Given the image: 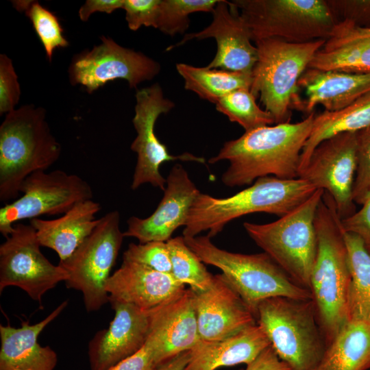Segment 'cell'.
I'll return each instance as SVG.
<instances>
[{"instance_id":"52a82bcc","label":"cell","mask_w":370,"mask_h":370,"mask_svg":"<svg viewBox=\"0 0 370 370\" xmlns=\"http://www.w3.org/2000/svg\"><path fill=\"white\" fill-rule=\"evenodd\" d=\"M324 193L317 189L307 199L275 221L243 223L255 243L295 283L309 291L317 251L315 216Z\"/></svg>"},{"instance_id":"ab89813d","label":"cell","mask_w":370,"mask_h":370,"mask_svg":"<svg viewBox=\"0 0 370 370\" xmlns=\"http://www.w3.org/2000/svg\"><path fill=\"white\" fill-rule=\"evenodd\" d=\"M341 225L344 232L357 235L370 254V195L358 211L341 219Z\"/></svg>"},{"instance_id":"f546056e","label":"cell","mask_w":370,"mask_h":370,"mask_svg":"<svg viewBox=\"0 0 370 370\" xmlns=\"http://www.w3.org/2000/svg\"><path fill=\"white\" fill-rule=\"evenodd\" d=\"M308 68L349 73H370V38L321 49Z\"/></svg>"},{"instance_id":"8d00e7d4","label":"cell","mask_w":370,"mask_h":370,"mask_svg":"<svg viewBox=\"0 0 370 370\" xmlns=\"http://www.w3.org/2000/svg\"><path fill=\"white\" fill-rule=\"evenodd\" d=\"M21 96L20 84L12 62L6 55H0V114L15 110Z\"/></svg>"},{"instance_id":"30bf717a","label":"cell","mask_w":370,"mask_h":370,"mask_svg":"<svg viewBox=\"0 0 370 370\" xmlns=\"http://www.w3.org/2000/svg\"><path fill=\"white\" fill-rule=\"evenodd\" d=\"M120 219L118 210L104 214L71 256L58 264L68 273L66 286L82 292L88 312L109 301L106 286L125 237Z\"/></svg>"},{"instance_id":"ee69618b","label":"cell","mask_w":370,"mask_h":370,"mask_svg":"<svg viewBox=\"0 0 370 370\" xmlns=\"http://www.w3.org/2000/svg\"><path fill=\"white\" fill-rule=\"evenodd\" d=\"M125 0H87L79 10V17L87 21L95 12L111 14L114 10L123 8Z\"/></svg>"},{"instance_id":"ac0fdd59","label":"cell","mask_w":370,"mask_h":370,"mask_svg":"<svg viewBox=\"0 0 370 370\" xmlns=\"http://www.w3.org/2000/svg\"><path fill=\"white\" fill-rule=\"evenodd\" d=\"M164 195L155 211L146 218L127 219L125 237H134L140 243L166 242L177 228L184 226L200 191L180 164H175L166 179Z\"/></svg>"},{"instance_id":"d590c367","label":"cell","mask_w":370,"mask_h":370,"mask_svg":"<svg viewBox=\"0 0 370 370\" xmlns=\"http://www.w3.org/2000/svg\"><path fill=\"white\" fill-rule=\"evenodd\" d=\"M357 167L352 197L362 205L370 195V126L356 132Z\"/></svg>"},{"instance_id":"603a6c76","label":"cell","mask_w":370,"mask_h":370,"mask_svg":"<svg viewBox=\"0 0 370 370\" xmlns=\"http://www.w3.org/2000/svg\"><path fill=\"white\" fill-rule=\"evenodd\" d=\"M68 304L62 302L44 319L35 324L23 321L20 328L0 325V370H54L58 355L49 346H42L38 338L45 328Z\"/></svg>"},{"instance_id":"484cf974","label":"cell","mask_w":370,"mask_h":370,"mask_svg":"<svg viewBox=\"0 0 370 370\" xmlns=\"http://www.w3.org/2000/svg\"><path fill=\"white\" fill-rule=\"evenodd\" d=\"M369 126L370 92L341 110L324 111L314 116L311 132L301 151L299 173L306 166L321 143L342 133L358 132Z\"/></svg>"},{"instance_id":"ba28073f","label":"cell","mask_w":370,"mask_h":370,"mask_svg":"<svg viewBox=\"0 0 370 370\" xmlns=\"http://www.w3.org/2000/svg\"><path fill=\"white\" fill-rule=\"evenodd\" d=\"M201 262L214 266L256 318L258 304L275 297L312 299L310 291L295 283L267 254L232 253L214 245L208 236L185 238Z\"/></svg>"},{"instance_id":"9a60e30c","label":"cell","mask_w":370,"mask_h":370,"mask_svg":"<svg viewBox=\"0 0 370 370\" xmlns=\"http://www.w3.org/2000/svg\"><path fill=\"white\" fill-rule=\"evenodd\" d=\"M357 167L356 132L342 133L321 143L298 177L333 199L341 219L354 212L352 197Z\"/></svg>"},{"instance_id":"f35d334b","label":"cell","mask_w":370,"mask_h":370,"mask_svg":"<svg viewBox=\"0 0 370 370\" xmlns=\"http://www.w3.org/2000/svg\"><path fill=\"white\" fill-rule=\"evenodd\" d=\"M160 0H125L123 9L128 27L137 31L142 26L156 27Z\"/></svg>"},{"instance_id":"5b68a950","label":"cell","mask_w":370,"mask_h":370,"mask_svg":"<svg viewBox=\"0 0 370 370\" xmlns=\"http://www.w3.org/2000/svg\"><path fill=\"white\" fill-rule=\"evenodd\" d=\"M326 40L293 43L279 38L256 41L258 60L252 70L251 93L259 96L275 124L289 123L299 99L298 82Z\"/></svg>"},{"instance_id":"3957f363","label":"cell","mask_w":370,"mask_h":370,"mask_svg":"<svg viewBox=\"0 0 370 370\" xmlns=\"http://www.w3.org/2000/svg\"><path fill=\"white\" fill-rule=\"evenodd\" d=\"M317 188L308 181L266 176L248 188L227 197L199 193L195 200L182 234L185 238L207 231L212 238L231 221L244 215L265 212L282 217L309 197Z\"/></svg>"},{"instance_id":"6da1fadb","label":"cell","mask_w":370,"mask_h":370,"mask_svg":"<svg viewBox=\"0 0 370 370\" xmlns=\"http://www.w3.org/2000/svg\"><path fill=\"white\" fill-rule=\"evenodd\" d=\"M314 116V112L297 123L267 125L245 132L239 138L225 142L208 162H230L221 176L222 182L229 187L251 184L270 175L285 180L297 178L301 151Z\"/></svg>"},{"instance_id":"7a4b0ae2","label":"cell","mask_w":370,"mask_h":370,"mask_svg":"<svg viewBox=\"0 0 370 370\" xmlns=\"http://www.w3.org/2000/svg\"><path fill=\"white\" fill-rule=\"evenodd\" d=\"M317 251L310 291L328 345L349 319L351 273L348 253L332 198L324 193L314 221Z\"/></svg>"},{"instance_id":"ffe728a7","label":"cell","mask_w":370,"mask_h":370,"mask_svg":"<svg viewBox=\"0 0 370 370\" xmlns=\"http://www.w3.org/2000/svg\"><path fill=\"white\" fill-rule=\"evenodd\" d=\"M193 292L202 341H220L257 323L254 314L223 273L214 275L207 290Z\"/></svg>"},{"instance_id":"7bdbcfd3","label":"cell","mask_w":370,"mask_h":370,"mask_svg":"<svg viewBox=\"0 0 370 370\" xmlns=\"http://www.w3.org/2000/svg\"><path fill=\"white\" fill-rule=\"evenodd\" d=\"M245 370H291L270 345L264 349Z\"/></svg>"},{"instance_id":"44dd1931","label":"cell","mask_w":370,"mask_h":370,"mask_svg":"<svg viewBox=\"0 0 370 370\" xmlns=\"http://www.w3.org/2000/svg\"><path fill=\"white\" fill-rule=\"evenodd\" d=\"M185 289V285L171 273L158 272L127 260H123L106 286L109 301L130 304L144 310L154 309L171 301Z\"/></svg>"},{"instance_id":"1f68e13d","label":"cell","mask_w":370,"mask_h":370,"mask_svg":"<svg viewBox=\"0 0 370 370\" xmlns=\"http://www.w3.org/2000/svg\"><path fill=\"white\" fill-rule=\"evenodd\" d=\"M216 109L232 122L241 125L245 132L275 123L271 114L257 105L256 97L249 88L227 95L216 103Z\"/></svg>"},{"instance_id":"7402d4cb","label":"cell","mask_w":370,"mask_h":370,"mask_svg":"<svg viewBox=\"0 0 370 370\" xmlns=\"http://www.w3.org/2000/svg\"><path fill=\"white\" fill-rule=\"evenodd\" d=\"M304 91L295 108L306 116L317 105L325 111L341 110L370 92V73H349L308 68L298 82Z\"/></svg>"},{"instance_id":"5bb4252c","label":"cell","mask_w":370,"mask_h":370,"mask_svg":"<svg viewBox=\"0 0 370 370\" xmlns=\"http://www.w3.org/2000/svg\"><path fill=\"white\" fill-rule=\"evenodd\" d=\"M101 40L99 45L73 58L69 69L73 85L80 84L92 93L108 82L123 79L130 88H136L159 73L160 64L144 53L123 47L104 36Z\"/></svg>"},{"instance_id":"74e56055","label":"cell","mask_w":370,"mask_h":370,"mask_svg":"<svg viewBox=\"0 0 370 370\" xmlns=\"http://www.w3.org/2000/svg\"><path fill=\"white\" fill-rule=\"evenodd\" d=\"M336 23L347 21L370 28V0H325Z\"/></svg>"},{"instance_id":"e0dca14e","label":"cell","mask_w":370,"mask_h":370,"mask_svg":"<svg viewBox=\"0 0 370 370\" xmlns=\"http://www.w3.org/2000/svg\"><path fill=\"white\" fill-rule=\"evenodd\" d=\"M201 341L190 288L151 310L145 345L158 367L175 356L193 349Z\"/></svg>"},{"instance_id":"d6986e66","label":"cell","mask_w":370,"mask_h":370,"mask_svg":"<svg viewBox=\"0 0 370 370\" xmlns=\"http://www.w3.org/2000/svg\"><path fill=\"white\" fill-rule=\"evenodd\" d=\"M114 317L108 328L99 331L88 345L90 370H108L140 350L146 342L151 310L110 301Z\"/></svg>"},{"instance_id":"d6a6232c","label":"cell","mask_w":370,"mask_h":370,"mask_svg":"<svg viewBox=\"0 0 370 370\" xmlns=\"http://www.w3.org/2000/svg\"><path fill=\"white\" fill-rule=\"evenodd\" d=\"M13 5L29 18L50 61L56 49L69 45L58 18L47 8L36 1H14Z\"/></svg>"},{"instance_id":"e575fe53","label":"cell","mask_w":370,"mask_h":370,"mask_svg":"<svg viewBox=\"0 0 370 370\" xmlns=\"http://www.w3.org/2000/svg\"><path fill=\"white\" fill-rule=\"evenodd\" d=\"M123 260L134 262L158 272L171 273L166 242L130 243L123 254Z\"/></svg>"},{"instance_id":"8fae6325","label":"cell","mask_w":370,"mask_h":370,"mask_svg":"<svg viewBox=\"0 0 370 370\" xmlns=\"http://www.w3.org/2000/svg\"><path fill=\"white\" fill-rule=\"evenodd\" d=\"M20 193V197L0 209V232L5 238L22 220L64 214L76 204L93 197L88 182L62 170L33 173L22 183Z\"/></svg>"},{"instance_id":"277c9868","label":"cell","mask_w":370,"mask_h":370,"mask_svg":"<svg viewBox=\"0 0 370 370\" xmlns=\"http://www.w3.org/2000/svg\"><path fill=\"white\" fill-rule=\"evenodd\" d=\"M60 154L42 108L25 105L6 114L0 126V201L17 197L23 181L48 169Z\"/></svg>"},{"instance_id":"4fadbf2b","label":"cell","mask_w":370,"mask_h":370,"mask_svg":"<svg viewBox=\"0 0 370 370\" xmlns=\"http://www.w3.org/2000/svg\"><path fill=\"white\" fill-rule=\"evenodd\" d=\"M136 100L132 122L137 136L131 145V149L137 153V162L131 188L136 190L148 183L164 190L166 181L160 172L163 163L180 160L204 164L205 159L189 153L171 155L166 146L157 138L155 125L158 118L162 114L168 113L175 106L171 100L164 97L158 84L137 90Z\"/></svg>"},{"instance_id":"4316f807","label":"cell","mask_w":370,"mask_h":370,"mask_svg":"<svg viewBox=\"0 0 370 370\" xmlns=\"http://www.w3.org/2000/svg\"><path fill=\"white\" fill-rule=\"evenodd\" d=\"M370 367V323L349 320L328 345L315 370H367Z\"/></svg>"},{"instance_id":"2e32d148","label":"cell","mask_w":370,"mask_h":370,"mask_svg":"<svg viewBox=\"0 0 370 370\" xmlns=\"http://www.w3.org/2000/svg\"><path fill=\"white\" fill-rule=\"evenodd\" d=\"M212 23L201 31L185 34L175 45L180 47L193 39H215L217 50L207 66L210 69L251 74L258 60V49L251 42L249 29L232 1L219 0L212 12Z\"/></svg>"},{"instance_id":"60d3db41","label":"cell","mask_w":370,"mask_h":370,"mask_svg":"<svg viewBox=\"0 0 370 370\" xmlns=\"http://www.w3.org/2000/svg\"><path fill=\"white\" fill-rule=\"evenodd\" d=\"M366 38H370V28L359 27L347 21H341L335 25L323 49Z\"/></svg>"},{"instance_id":"7c38bea8","label":"cell","mask_w":370,"mask_h":370,"mask_svg":"<svg viewBox=\"0 0 370 370\" xmlns=\"http://www.w3.org/2000/svg\"><path fill=\"white\" fill-rule=\"evenodd\" d=\"M35 229L17 223L0 245V292L16 286L42 306L43 295L68 273L61 266L52 264L41 252Z\"/></svg>"},{"instance_id":"f6af8a7d","label":"cell","mask_w":370,"mask_h":370,"mask_svg":"<svg viewBox=\"0 0 370 370\" xmlns=\"http://www.w3.org/2000/svg\"><path fill=\"white\" fill-rule=\"evenodd\" d=\"M190 351L183 352L160 365L156 370H184L190 359Z\"/></svg>"},{"instance_id":"b9f144b4","label":"cell","mask_w":370,"mask_h":370,"mask_svg":"<svg viewBox=\"0 0 370 370\" xmlns=\"http://www.w3.org/2000/svg\"><path fill=\"white\" fill-rule=\"evenodd\" d=\"M151 354L145 347L134 355L123 360L108 370H156Z\"/></svg>"},{"instance_id":"836d02e7","label":"cell","mask_w":370,"mask_h":370,"mask_svg":"<svg viewBox=\"0 0 370 370\" xmlns=\"http://www.w3.org/2000/svg\"><path fill=\"white\" fill-rule=\"evenodd\" d=\"M219 0H160L156 29L169 36L183 34L189 26L188 16L213 12Z\"/></svg>"},{"instance_id":"f1b7e54d","label":"cell","mask_w":370,"mask_h":370,"mask_svg":"<svg viewBox=\"0 0 370 370\" xmlns=\"http://www.w3.org/2000/svg\"><path fill=\"white\" fill-rule=\"evenodd\" d=\"M343 232L351 273L349 319L370 323V254L357 235Z\"/></svg>"},{"instance_id":"cb8c5ba5","label":"cell","mask_w":370,"mask_h":370,"mask_svg":"<svg viewBox=\"0 0 370 370\" xmlns=\"http://www.w3.org/2000/svg\"><path fill=\"white\" fill-rule=\"evenodd\" d=\"M99 203L88 199L76 204L60 217L35 218L29 224L35 229L41 246L55 251L63 261L71 256L99 222L95 215Z\"/></svg>"},{"instance_id":"8992f818","label":"cell","mask_w":370,"mask_h":370,"mask_svg":"<svg viewBox=\"0 0 370 370\" xmlns=\"http://www.w3.org/2000/svg\"><path fill=\"white\" fill-rule=\"evenodd\" d=\"M257 323L291 370H315L328 347L312 299L275 297L257 307Z\"/></svg>"},{"instance_id":"9c48e42d","label":"cell","mask_w":370,"mask_h":370,"mask_svg":"<svg viewBox=\"0 0 370 370\" xmlns=\"http://www.w3.org/2000/svg\"><path fill=\"white\" fill-rule=\"evenodd\" d=\"M254 42L328 40L336 24L325 0H233Z\"/></svg>"},{"instance_id":"4dcf8cb0","label":"cell","mask_w":370,"mask_h":370,"mask_svg":"<svg viewBox=\"0 0 370 370\" xmlns=\"http://www.w3.org/2000/svg\"><path fill=\"white\" fill-rule=\"evenodd\" d=\"M171 262V275L179 282L188 284L194 292L209 288L214 277L203 262L186 245L183 236H177L166 241Z\"/></svg>"},{"instance_id":"83f0119b","label":"cell","mask_w":370,"mask_h":370,"mask_svg":"<svg viewBox=\"0 0 370 370\" xmlns=\"http://www.w3.org/2000/svg\"><path fill=\"white\" fill-rule=\"evenodd\" d=\"M176 69L184 80V88L200 98L217 103L230 92L242 88H250L251 74L219 69L197 67L177 63Z\"/></svg>"},{"instance_id":"d4e9b609","label":"cell","mask_w":370,"mask_h":370,"mask_svg":"<svg viewBox=\"0 0 370 370\" xmlns=\"http://www.w3.org/2000/svg\"><path fill=\"white\" fill-rule=\"evenodd\" d=\"M270 345L266 334L256 323L220 341H201L190 350V359L184 370H215L248 365Z\"/></svg>"}]
</instances>
